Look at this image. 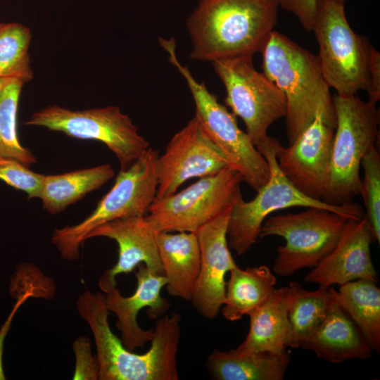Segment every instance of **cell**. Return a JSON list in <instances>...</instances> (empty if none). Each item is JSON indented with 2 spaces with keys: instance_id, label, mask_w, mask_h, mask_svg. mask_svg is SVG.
I'll list each match as a JSON object with an SVG mask.
<instances>
[{
  "instance_id": "ba28073f",
  "label": "cell",
  "mask_w": 380,
  "mask_h": 380,
  "mask_svg": "<svg viewBox=\"0 0 380 380\" xmlns=\"http://www.w3.org/2000/svg\"><path fill=\"white\" fill-rule=\"evenodd\" d=\"M159 43L168 53V61L186 80L194 99L195 116L222 152L229 165L257 191L269 179L270 168L266 159L248 134L239 128L236 116L218 101L204 82H198L188 68L181 64L176 54L175 39L160 37Z\"/></svg>"
},
{
  "instance_id": "5b68a950",
  "label": "cell",
  "mask_w": 380,
  "mask_h": 380,
  "mask_svg": "<svg viewBox=\"0 0 380 380\" xmlns=\"http://www.w3.org/2000/svg\"><path fill=\"white\" fill-rule=\"evenodd\" d=\"M333 103L336 127L324 201L338 205L350 203L360 195L361 162L376 146L380 115L376 104L364 101L357 94H336Z\"/></svg>"
},
{
  "instance_id": "f546056e",
  "label": "cell",
  "mask_w": 380,
  "mask_h": 380,
  "mask_svg": "<svg viewBox=\"0 0 380 380\" xmlns=\"http://www.w3.org/2000/svg\"><path fill=\"white\" fill-rule=\"evenodd\" d=\"M29 167L16 159L0 157V180L25 192L29 198H39L44 175Z\"/></svg>"
},
{
  "instance_id": "2e32d148",
  "label": "cell",
  "mask_w": 380,
  "mask_h": 380,
  "mask_svg": "<svg viewBox=\"0 0 380 380\" xmlns=\"http://www.w3.org/2000/svg\"><path fill=\"white\" fill-rule=\"evenodd\" d=\"M373 241L365 215L360 220H347L335 247L305 275L303 281L326 288L358 279L378 283L370 250Z\"/></svg>"
},
{
  "instance_id": "e0dca14e",
  "label": "cell",
  "mask_w": 380,
  "mask_h": 380,
  "mask_svg": "<svg viewBox=\"0 0 380 380\" xmlns=\"http://www.w3.org/2000/svg\"><path fill=\"white\" fill-rule=\"evenodd\" d=\"M156 232L146 216L118 219L101 224L92 230L87 239L106 237L114 240L118 246L116 264L107 270L99 280L104 293L117 286L115 277L129 273L143 263L149 270L164 274L156 239Z\"/></svg>"
},
{
  "instance_id": "4dcf8cb0",
  "label": "cell",
  "mask_w": 380,
  "mask_h": 380,
  "mask_svg": "<svg viewBox=\"0 0 380 380\" xmlns=\"http://www.w3.org/2000/svg\"><path fill=\"white\" fill-rule=\"evenodd\" d=\"M73 350L76 360L73 379H99L96 357L91 355L89 340L86 337L77 338Z\"/></svg>"
},
{
  "instance_id": "8992f818",
  "label": "cell",
  "mask_w": 380,
  "mask_h": 380,
  "mask_svg": "<svg viewBox=\"0 0 380 380\" xmlns=\"http://www.w3.org/2000/svg\"><path fill=\"white\" fill-rule=\"evenodd\" d=\"M158 156V151L150 146L129 167L120 170L112 188L89 216L76 224L54 230L51 241L63 259L77 260L81 245L97 227L148 213L157 192Z\"/></svg>"
},
{
  "instance_id": "484cf974",
  "label": "cell",
  "mask_w": 380,
  "mask_h": 380,
  "mask_svg": "<svg viewBox=\"0 0 380 380\" xmlns=\"http://www.w3.org/2000/svg\"><path fill=\"white\" fill-rule=\"evenodd\" d=\"M338 300L360 329L373 351L380 352V289L377 282L358 279L340 285Z\"/></svg>"
},
{
  "instance_id": "83f0119b",
  "label": "cell",
  "mask_w": 380,
  "mask_h": 380,
  "mask_svg": "<svg viewBox=\"0 0 380 380\" xmlns=\"http://www.w3.org/2000/svg\"><path fill=\"white\" fill-rule=\"evenodd\" d=\"M32 34L19 23H0V77H14L25 84L34 76L28 53Z\"/></svg>"
},
{
  "instance_id": "d6a6232c",
  "label": "cell",
  "mask_w": 380,
  "mask_h": 380,
  "mask_svg": "<svg viewBox=\"0 0 380 380\" xmlns=\"http://www.w3.org/2000/svg\"><path fill=\"white\" fill-rule=\"evenodd\" d=\"M367 92L369 96L368 101L376 104L380 99V53L373 46L371 50Z\"/></svg>"
},
{
  "instance_id": "603a6c76",
  "label": "cell",
  "mask_w": 380,
  "mask_h": 380,
  "mask_svg": "<svg viewBox=\"0 0 380 380\" xmlns=\"http://www.w3.org/2000/svg\"><path fill=\"white\" fill-rule=\"evenodd\" d=\"M225 298L221 308L223 317L231 322L241 319L265 303L276 289L277 278L265 265L229 271Z\"/></svg>"
},
{
  "instance_id": "7402d4cb",
  "label": "cell",
  "mask_w": 380,
  "mask_h": 380,
  "mask_svg": "<svg viewBox=\"0 0 380 380\" xmlns=\"http://www.w3.org/2000/svg\"><path fill=\"white\" fill-rule=\"evenodd\" d=\"M288 286L278 288L261 305L248 314L250 327L239 352L267 351L280 353L286 350L289 334Z\"/></svg>"
},
{
  "instance_id": "4fadbf2b",
  "label": "cell",
  "mask_w": 380,
  "mask_h": 380,
  "mask_svg": "<svg viewBox=\"0 0 380 380\" xmlns=\"http://www.w3.org/2000/svg\"><path fill=\"white\" fill-rule=\"evenodd\" d=\"M228 165L222 152L194 115L158 157L156 198L175 193L189 179L213 175Z\"/></svg>"
},
{
  "instance_id": "1f68e13d",
  "label": "cell",
  "mask_w": 380,
  "mask_h": 380,
  "mask_svg": "<svg viewBox=\"0 0 380 380\" xmlns=\"http://www.w3.org/2000/svg\"><path fill=\"white\" fill-rule=\"evenodd\" d=\"M318 0H279V6L294 15L308 32L312 28L317 11Z\"/></svg>"
},
{
  "instance_id": "7a4b0ae2",
  "label": "cell",
  "mask_w": 380,
  "mask_h": 380,
  "mask_svg": "<svg viewBox=\"0 0 380 380\" xmlns=\"http://www.w3.org/2000/svg\"><path fill=\"white\" fill-rule=\"evenodd\" d=\"M279 7V0H200L186 20L191 58L213 62L261 53Z\"/></svg>"
},
{
  "instance_id": "9c48e42d",
  "label": "cell",
  "mask_w": 380,
  "mask_h": 380,
  "mask_svg": "<svg viewBox=\"0 0 380 380\" xmlns=\"http://www.w3.org/2000/svg\"><path fill=\"white\" fill-rule=\"evenodd\" d=\"M346 218L315 208L297 213L267 217L259 237H282L285 244L277 248L272 265L274 274L290 277L303 268H312L335 247Z\"/></svg>"
},
{
  "instance_id": "ffe728a7",
  "label": "cell",
  "mask_w": 380,
  "mask_h": 380,
  "mask_svg": "<svg viewBox=\"0 0 380 380\" xmlns=\"http://www.w3.org/2000/svg\"><path fill=\"white\" fill-rule=\"evenodd\" d=\"M156 239L168 293L191 300L200 269V248L196 234L159 232Z\"/></svg>"
},
{
  "instance_id": "d4e9b609",
  "label": "cell",
  "mask_w": 380,
  "mask_h": 380,
  "mask_svg": "<svg viewBox=\"0 0 380 380\" xmlns=\"http://www.w3.org/2000/svg\"><path fill=\"white\" fill-rule=\"evenodd\" d=\"M336 294V290L332 286H318L316 290L309 291L296 281L289 283L287 348L301 347L308 336L325 318Z\"/></svg>"
},
{
  "instance_id": "6da1fadb",
  "label": "cell",
  "mask_w": 380,
  "mask_h": 380,
  "mask_svg": "<svg viewBox=\"0 0 380 380\" xmlns=\"http://www.w3.org/2000/svg\"><path fill=\"white\" fill-rule=\"evenodd\" d=\"M76 307L89 324L96 347L100 380H177V353L181 315L174 312L156 323L149 350L144 354L128 350L111 331L105 296L89 291L80 295Z\"/></svg>"
},
{
  "instance_id": "cb8c5ba5",
  "label": "cell",
  "mask_w": 380,
  "mask_h": 380,
  "mask_svg": "<svg viewBox=\"0 0 380 380\" xmlns=\"http://www.w3.org/2000/svg\"><path fill=\"white\" fill-rule=\"evenodd\" d=\"M115 175L112 166L103 164L57 175H44L39 199L51 215L60 213L87 194L101 187Z\"/></svg>"
},
{
  "instance_id": "3957f363",
  "label": "cell",
  "mask_w": 380,
  "mask_h": 380,
  "mask_svg": "<svg viewBox=\"0 0 380 380\" xmlns=\"http://www.w3.org/2000/svg\"><path fill=\"white\" fill-rule=\"evenodd\" d=\"M261 53L262 72L274 82L286 99L284 118L289 144L313 122L317 114L335 128L333 97L318 55L274 30Z\"/></svg>"
},
{
  "instance_id": "30bf717a",
  "label": "cell",
  "mask_w": 380,
  "mask_h": 380,
  "mask_svg": "<svg viewBox=\"0 0 380 380\" xmlns=\"http://www.w3.org/2000/svg\"><path fill=\"white\" fill-rule=\"evenodd\" d=\"M82 140L103 143L118 158L120 170L129 167L149 147L129 117L117 106L72 110L49 105L24 123Z\"/></svg>"
},
{
  "instance_id": "5bb4252c",
  "label": "cell",
  "mask_w": 380,
  "mask_h": 380,
  "mask_svg": "<svg viewBox=\"0 0 380 380\" xmlns=\"http://www.w3.org/2000/svg\"><path fill=\"white\" fill-rule=\"evenodd\" d=\"M334 129L317 114L289 146L272 137L279 170L296 189L314 199L324 201L326 194Z\"/></svg>"
},
{
  "instance_id": "277c9868",
  "label": "cell",
  "mask_w": 380,
  "mask_h": 380,
  "mask_svg": "<svg viewBox=\"0 0 380 380\" xmlns=\"http://www.w3.org/2000/svg\"><path fill=\"white\" fill-rule=\"evenodd\" d=\"M256 148L268 163L270 176L252 200L244 201L240 191L232 202L227 241L229 248L238 255L251 248L259 237L265 220L279 210L300 206L329 210L347 220H357L365 216L363 208L357 203L332 204L308 197L296 189L279 168L272 137L269 136Z\"/></svg>"
},
{
  "instance_id": "9a60e30c",
  "label": "cell",
  "mask_w": 380,
  "mask_h": 380,
  "mask_svg": "<svg viewBox=\"0 0 380 380\" xmlns=\"http://www.w3.org/2000/svg\"><path fill=\"white\" fill-rule=\"evenodd\" d=\"M232 204L196 232L200 248V269L191 302L204 317H217L225 298V276L236 264L227 241Z\"/></svg>"
},
{
  "instance_id": "52a82bcc",
  "label": "cell",
  "mask_w": 380,
  "mask_h": 380,
  "mask_svg": "<svg viewBox=\"0 0 380 380\" xmlns=\"http://www.w3.org/2000/svg\"><path fill=\"white\" fill-rule=\"evenodd\" d=\"M312 32L319 45L323 75L339 95L367 91L372 45L350 27L344 1L318 0Z\"/></svg>"
},
{
  "instance_id": "ac0fdd59",
  "label": "cell",
  "mask_w": 380,
  "mask_h": 380,
  "mask_svg": "<svg viewBox=\"0 0 380 380\" xmlns=\"http://www.w3.org/2000/svg\"><path fill=\"white\" fill-rule=\"evenodd\" d=\"M137 288L128 297L122 296L117 286L106 293V304L108 311L117 317L116 327L121 332V341L129 351L142 348L153 337V329L144 330L137 323L139 312L148 308V315L152 319L162 316L170 303L160 296L166 284V277L147 268L143 263L137 266L135 272Z\"/></svg>"
},
{
  "instance_id": "d6986e66",
  "label": "cell",
  "mask_w": 380,
  "mask_h": 380,
  "mask_svg": "<svg viewBox=\"0 0 380 380\" xmlns=\"http://www.w3.org/2000/svg\"><path fill=\"white\" fill-rule=\"evenodd\" d=\"M300 348L332 363L368 360L373 352L360 329L341 306L337 291L325 318Z\"/></svg>"
},
{
  "instance_id": "e575fe53",
  "label": "cell",
  "mask_w": 380,
  "mask_h": 380,
  "mask_svg": "<svg viewBox=\"0 0 380 380\" xmlns=\"http://www.w3.org/2000/svg\"><path fill=\"white\" fill-rule=\"evenodd\" d=\"M338 1H344L345 0H338Z\"/></svg>"
},
{
  "instance_id": "8fae6325",
  "label": "cell",
  "mask_w": 380,
  "mask_h": 380,
  "mask_svg": "<svg viewBox=\"0 0 380 380\" xmlns=\"http://www.w3.org/2000/svg\"><path fill=\"white\" fill-rule=\"evenodd\" d=\"M253 55L212 62L226 90L224 102L243 122L256 147L269 137V127L286 113V101L278 87L254 65Z\"/></svg>"
},
{
  "instance_id": "f1b7e54d",
  "label": "cell",
  "mask_w": 380,
  "mask_h": 380,
  "mask_svg": "<svg viewBox=\"0 0 380 380\" xmlns=\"http://www.w3.org/2000/svg\"><path fill=\"white\" fill-rule=\"evenodd\" d=\"M363 179L360 194L362 196L374 241L380 242V156L375 146L361 162Z\"/></svg>"
},
{
  "instance_id": "836d02e7",
  "label": "cell",
  "mask_w": 380,
  "mask_h": 380,
  "mask_svg": "<svg viewBox=\"0 0 380 380\" xmlns=\"http://www.w3.org/2000/svg\"><path fill=\"white\" fill-rule=\"evenodd\" d=\"M34 293L32 291L26 290L20 293H18V298L16 303H15L10 315H8L7 319L5 321L4 324L1 326L0 329V380L5 379V375L4 373L3 363H2V355H3V349H4V343L6 334H8L11 324L12 322L13 318L14 317L15 314L16 313L18 308L30 298L34 297Z\"/></svg>"
},
{
  "instance_id": "4316f807",
  "label": "cell",
  "mask_w": 380,
  "mask_h": 380,
  "mask_svg": "<svg viewBox=\"0 0 380 380\" xmlns=\"http://www.w3.org/2000/svg\"><path fill=\"white\" fill-rule=\"evenodd\" d=\"M25 82L14 77H0V157L16 159L30 167L37 162L32 152L20 141L17 115Z\"/></svg>"
},
{
  "instance_id": "44dd1931",
  "label": "cell",
  "mask_w": 380,
  "mask_h": 380,
  "mask_svg": "<svg viewBox=\"0 0 380 380\" xmlns=\"http://www.w3.org/2000/svg\"><path fill=\"white\" fill-rule=\"evenodd\" d=\"M291 361L290 352H239L217 349L208 356L206 367L217 380H282Z\"/></svg>"
},
{
  "instance_id": "7c38bea8",
  "label": "cell",
  "mask_w": 380,
  "mask_h": 380,
  "mask_svg": "<svg viewBox=\"0 0 380 380\" xmlns=\"http://www.w3.org/2000/svg\"><path fill=\"white\" fill-rule=\"evenodd\" d=\"M243 181L241 175L228 165L182 191L155 198L146 218L156 232L194 233L232 203Z\"/></svg>"
}]
</instances>
